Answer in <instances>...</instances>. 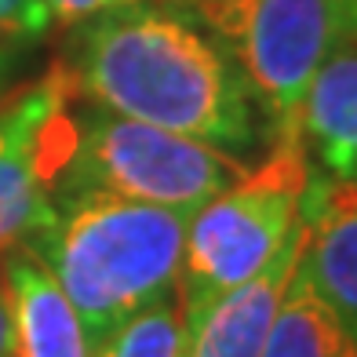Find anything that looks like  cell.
<instances>
[{
  "instance_id": "obj_1",
  "label": "cell",
  "mask_w": 357,
  "mask_h": 357,
  "mask_svg": "<svg viewBox=\"0 0 357 357\" xmlns=\"http://www.w3.org/2000/svg\"><path fill=\"white\" fill-rule=\"evenodd\" d=\"M77 99L255 165L273 139L252 84L193 0H132L70 26L59 52Z\"/></svg>"
},
{
  "instance_id": "obj_2",
  "label": "cell",
  "mask_w": 357,
  "mask_h": 357,
  "mask_svg": "<svg viewBox=\"0 0 357 357\" xmlns=\"http://www.w3.org/2000/svg\"><path fill=\"white\" fill-rule=\"evenodd\" d=\"M186 222L172 208L84 193L59 201L26 248L66 291L95 354L117 324L178 288Z\"/></svg>"
},
{
  "instance_id": "obj_3",
  "label": "cell",
  "mask_w": 357,
  "mask_h": 357,
  "mask_svg": "<svg viewBox=\"0 0 357 357\" xmlns=\"http://www.w3.org/2000/svg\"><path fill=\"white\" fill-rule=\"evenodd\" d=\"M70 121V157L55 186V204L84 193H106L193 215L248 172L245 160L208 142L121 117L84 99H73Z\"/></svg>"
},
{
  "instance_id": "obj_4",
  "label": "cell",
  "mask_w": 357,
  "mask_h": 357,
  "mask_svg": "<svg viewBox=\"0 0 357 357\" xmlns=\"http://www.w3.org/2000/svg\"><path fill=\"white\" fill-rule=\"evenodd\" d=\"M310 165L303 142L281 139L248 165V172L204 201L186 222L183 266H178V299L186 324L201 317L208 303L241 281L255 278L281 252L299 222V204Z\"/></svg>"
},
{
  "instance_id": "obj_5",
  "label": "cell",
  "mask_w": 357,
  "mask_h": 357,
  "mask_svg": "<svg viewBox=\"0 0 357 357\" xmlns=\"http://www.w3.org/2000/svg\"><path fill=\"white\" fill-rule=\"evenodd\" d=\"M266 113L270 139H299L310 80L347 37L357 0H193Z\"/></svg>"
},
{
  "instance_id": "obj_6",
  "label": "cell",
  "mask_w": 357,
  "mask_h": 357,
  "mask_svg": "<svg viewBox=\"0 0 357 357\" xmlns=\"http://www.w3.org/2000/svg\"><path fill=\"white\" fill-rule=\"evenodd\" d=\"M73 88L52 62L0 99V255L29 245L55 215L73 135Z\"/></svg>"
},
{
  "instance_id": "obj_7",
  "label": "cell",
  "mask_w": 357,
  "mask_h": 357,
  "mask_svg": "<svg viewBox=\"0 0 357 357\" xmlns=\"http://www.w3.org/2000/svg\"><path fill=\"white\" fill-rule=\"evenodd\" d=\"M306 245L303 215L296 230L288 234L281 252L237 288L222 291L215 303H208L201 317L186 324V357H263L270 324L278 317L281 296L299 266Z\"/></svg>"
},
{
  "instance_id": "obj_8",
  "label": "cell",
  "mask_w": 357,
  "mask_h": 357,
  "mask_svg": "<svg viewBox=\"0 0 357 357\" xmlns=\"http://www.w3.org/2000/svg\"><path fill=\"white\" fill-rule=\"evenodd\" d=\"M299 215L306 226L310 278L357 343V183H332L310 172Z\"/></svg>"
},
{
  "instance_id": "obj_9",
  "label": "cell",
  "mask_w": 357,
  "mask_h": 357,
  "mask_svg": "<svg viewBox=\"0 0 357 357\" xmlns=\"http://www.w3.org/2000/svg\"><path fill=\"white\" fill-rule=\"evenodd\" d=\"M299 142L314 175L357 183V37H347L314 73Z\"/></svg>"
},
{
  "instance_id": "obj_10",
  "label": "cell",
  "mask_w": 357,
  "mask_h": 357,
  "mask_svg": "<svg viewBox=\"0 0 357 357\" xmlns=\"http://www.w3.org/2000/svg\"><path fill=\"white\" fill-rule=\"evenodd\" d=\"M0 273L11 303L15 357H91L88 332L73 303L33 248L22 245L0 255Z\"/></svg>"
},
{
  "instance_id": "obj_11",
  "label": "cell",
  "mask_w": 357,
  "mask_h": 357,
  "mask_svg": "<svg viewBox=\"0 0 357 357\" xmlns=\"http://www.w3.org/2000/svg\"><path fill=\"white\" fill-rule=\"evenodd\" d=\"M263 357H357V343L343 332L310 278L306 245L270 324Z\"/></svg>"
},
{
  "instance_id": "obj_12",
  "label": "cell",
  "mask_w": 357,
  "mask_h": 357,
  "mask_svg": "<svg viewBox=\"0 0 357 357\" xmlns=\"http://www.w3.org/2000/svg\"><path fill=\"white\" fill-rule=\"evenodd\" d=\"M91 357H186V314L178 288L117 324Z\"/></svg>"
},
{
  "instance_id": "obj_13",
  "label": "cell",
  "mask_w": 357,
  "mask_h": 357,
  "mask_svg": "<svg viewBox=\"0 0 357 357\" xmlns=\"http://www.w3.org/2000/svg\"><path fill=\"white\" fill-rule=\"evenodd\" d=\"M52 11L44 0H0V37H19V40H40L52 33Z\"/></svg>"
},
{
  "instance_id": "obj_14",
  "label": "cell",
  "mask_w": 357,
  "mask_h": 357,
  "mask_svg": "<svg viewBox=\"0 0 357 357\" xmlns=\"http://www.w3.org/2000/svg\"><path fill=\"white\" fill-rule=\"evenodd\" d=\"M37 40H19V37H0V99L26 80V66L33 59Z\"/></svg>"
},
{
  "instance_id": "obj_15",
  "label": "cell",
  "mask_w": 357,
  "mask_h": 357,
  "mask_svg": "<svg viewBox=\"0 0 357 357\" xmlns=\"http://www.w3.org/2000/svg\"><path fill=\"white\" fill-rule=\"evenodd\" d=\"M117 4H132V0H44V8L52 11L55 26H73L80 19H88L95 11L117 8Z\"/></svg>"
},
{
  "instance_id": "obj_16",
  "label": "cell",
  "mask_w": 357,
  "mask_h": 357,
  "mask_svg": "<svg viewBox=\"0 0 357 357\" xmlns=\"http://www.w3.org/2000/svg\"><path fill=\"white\" fill-rule=\"evenodd\" d=\"M0 357H15V339H11V303H8L4 273H0Z\"/></svg>"
}]
</instances>
